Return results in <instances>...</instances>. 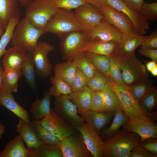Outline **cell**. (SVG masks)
<instances>
[{
    "mask_svg": "<svg viewBox=\"0 0 157 157\" xmlns=\"http://www.w3.org/2000/svg\"><path fill=\"white\" fill-rule=\"evenodd\" d=\"M51 97L48 91H46L41 99L37 97L36 100L32 102L30 110L32 120H39L50 113Z\"/></svg>",
    "mask_w": 157,
    "mask_h": 157,
    "instance_id": "d4e9b609",
    "label": "cell"
},
{
    "mask_svg": "<svg viewBox=\"0 0 157 157\" xmlns=\"http://www.w3.org/2000/svg\"><path fill=\"white\" fill-rule=\"evenodd\" d=\"M107 4L126 15L131 20L136 32L143 35L149 29L150 23L140 12L129 7L123 0H106Z\"/></svg>",
    "mask_w": 157,
    "mask_h": 157,
    "instance_id": "4fadbf2b",
    "label": "cell"
},
{
    "mask_svg": "<svg viewBox=\"0 0 157 157\" xmlns=\"http://www.w3.org/2000/svg\"><path fill=\"white\" fill-rule=\"evenodd\" d=\"M76 128L81 133L85 146L94 157H103V141L99 134L88 123H85Z\"/></svg>",
    "mask_w": 157,
    "mask_h": 157,
    "instance_id": "5bb4252c",
    "label": "cell"
},
{
    "mask_svg": "<svg viewBox=\"0 0 157 157\" xmlns=\"http://www.w3.org/2000/svg\"><path fill=\"white\" fill-rule=\"evenodd\" d=\"M104 15L105 19L122 34L136 32L131 19L125 14L108 4L96 8Z\"/></svg>",
    "mask_w": 157,
    "mask_h": 157,
    "instance_id": "30bf717a",
    "label": "cell"
},
{
    "mask_svg": "<svg viewBox=\"0 0 157 157\" xmlns=\"http://www.w3.org/2000/svg\"><path fill=\"white\" fill-rule=\"evenodd\" d=\"M112 81L97 69L94 76L89 79L88 86L93 91H102L111 88Z\"/></svg>",
    "mask_w": 157,
    "mask_h": 157,
    "instance_id": "d590c367",
    "label": "cell"
},
{
    "mask_svg": "<svg viewBox=\"0 0 157 157\" xmlns=\"http://www.w3.org/2000/svg\"><path fill=\"white\" fill-rule=\"evenodd\" d=\"M3 30L0 28V35H3Z\"/></svg>",
    "mask_w": 157,
    "mask_h": 157,
    "instance_id": "91938a15",
    "label": "cell"
},
{
    "mask_svg": "<svg viewBox=\"0 0 157 157\" xmlns=\"http://www.w3.org/2000/svg\"><path fill=\"white\" fill-rule=\"evenodd\" d=\"M118 42L111 40L96 43H86L81 51L108 56L117 54Z\"/></svg>",
    "mask_w": 157,
    "mask_h": 157,
    "instance_id": "4316f807",
    "label": "cell"
},
{
    "mask_svg": "<svg viewBox=\"0 0 157 157\" xmlns=\"http://www.w3.org/2000/svg\"><path fill=\"white\" fill-rule=\"evenodd\" d=\"M40 122L48 132L61 140L74 134L70 124L57 115L51 108L50 113Z\"/></svg>",
    "mask_w": 157,
    "mask_h": 157,
    "instance_id": "7c38bea8",
    "label": "cell"
},
{
    "mask_svg": "<svg viewBox=\"0 0 157 157\" xmlns=\"http://www.w3.org/2000/svg\"><path fill=\"white\" fill-rule=\"evenodd\" d=\"M115 112L97 111L90 110L83 118L99 134L101 131L110 121Z\"/></svg>",
    "mask_w": 157,
    "mask_h": 157,
    "instance_id": "603a6c76",
    "label": "cell"
},
{
    "mask_svg": "<svg viewBox=\"0 0 157 157\" xmlns=\"http://www.w3.org/2000/svg\"><path fill=\"white\" fill-rule=\"evenodd\" d=\"M90 110L106 111L105 102L101 91H93Z\"/></svg>",
    "mask_w": 157,
    "mask_h": 157,
    "instance_id": "f6af8a7d",
    "label": "cell"
},
{
    "mask_svg": "<svg viewBox=\"0 0 157 157\" xmlns=\"http://www.w3.org/2000/svg\"><path fill=\"white\" fill-rule=\"evenodd\" d=\"M86 43L113 40L119 42L122 33L105 19L94 27L84 31Z\"/></svg>",
    "mask_w": 157,
    "mask_h": 157,
    "instance_id": "52a82bcc",
    "label": "cell"
},
{
    "mask_svg": "<svg viewBox=\"0 0 157 157\" xmlns=\"http://www.w3.org/2000/svg\"><path fill=\"white\" fill-rule=\"evenodd\" d=\"M106 105V111L115 112L123 108L119 99L112 87L101 91Z\"/></svg>",
    "mask_w": 157,
    "mask_h": 157,
    "instance_id": "8d00e7d4",
    "label": "cell"
},
{
    "mask_svg": "<svg viewBox=\"0 0 157 157\" xmlns=\"http://www.w3.org/2000/svg\"><path fill=\"white\" fill-rule=\"evenodd\" d=\"M20 16H15L10 19L1 37L0 40V58L6 51V47L11 40L14 31L20 20Z\"/></svg>",
    "mask_w": 157,
    "mask_h": 157,
    "instance_id": "74e56055",
    "label": "cell"
},
{
    "mask_svg": "<svg viewBox=\"0 0 157 157\" xmlns=\"http://www.w3.org/2000/svg\"><path fill=\"white\" fill-rule=\"evenodd\" d=\"M148 36L140 35L137 32L122 34L118 42L116 54L122 56L125 53L135 52Z\"/></svg>",
    "mask_w": 157,
    "mask_h": 157,
    "instance_id": "44dd1931",
    "label": "cell"
},
{
    "mask_svg": "<svg viewBox=\"0 0 157 157\" xmlns=\"http://www.w3.org/2000/svg\"><path fill=\"white\" fill-rule=\"evenodd\" d=\"M74 13L84 31L94 27L105 19L98 9L87 2L75 9Z\"/></svg>",
    "mask_w": 157,
    "mask_h": 157,
    "instance_id": "9a60e30c",
    "label": "cell"
},
{
    "mask_svg": "<svg viewBox=\"0 0 157 157\" xmlns=\"http://www.w3.org/2000/svg\"><path fill=\"white\" fill-rule=\"evenodd\" d=\"M157 156L148 152L140 143L132 149L130 157H156Z\"/></svg>",
    "mask_w": 157,
    "mask_h": 157,
    "instance_id": "c3c4849f",
    "label": "cell"
},
{
    "mask_svg": "<svg viewBox=\"0 0 157 157\" xmlns=\"http://www.w3.org/2000/svg\"><path fill=\"white\" fill-rule=\"evenodd\" d=\"M137 133L125 130L103 141L104 157H130L132 149L140 143Z\"/></svg>",
    "mask_w": 157,
    "mask_h": 157,
    "instance_id": "6da1fadb",
    "label": "cell"
},
{
    "mask_svg": "<svg viewBox=\"0 0 157 157\" xmlns=\"http://www.w3.org/2000/svg\"><path fill=\"white\" fill-rule=\"evenodd\" d=\"M46 32L36 27L26 17L19 20L13 33L11 45L33 53L38 40Z\"/></svg>",
    "mask_w": 157,
    "mask_h": 157,
    "instance_id": "7a4b0ae2",
    "label": "cell"
},
{
    "mask_svg": "<svg viewBox=\"0 0 157 157\" xmlns=\"http://www.w3.org/2000/svg\"><path fill=\"white\" fill-rule=\"evenodd\" d=\"M154 86L149 78L144 80L129 87L135 99L139 102L142 98Z\"/></svg>",
    "mask_w": 157,
    "mask_h": 157,
    "instance_id": "60d3db41",
    "label": "cell"
},
{
    "mask_svg": "<svg viewBox=\"0 0 157 157\" xmlns=\"http://www.w3.org/2000/svg\"><path fill=\"white\" fill-rule=\"evenodd\" d=\"M26 6L25 17L35 27L43 29L59 8L53 0H33Z\"/></svg>",
    "mask_w": 157,
    "mask_h": 157,
    "instance_id": "5b68a950",
    "label": "cell"
},
{
    "mask_svg": "<svg viewBox=\"0 0 157 157\" xmlns=\"http://www.w3.org/2000/svg\"><path fill=\"white\" fill-rule=\"evenodd\" d=\"M6 130L5 126L0 122V139L2 138V135L5 132Z\"/></svg>",
    "mask_w": 157,
    "mask_h": 157,
    "instance_id": "9f6ffc18",
    "label": "cell"
},
{
    "mask_svg": "<svg viewBox=\"0 0 157 157\" xmlns=\"http://www.w3.org/2000/svg\"><path fill=\"white\" fill-rule=\"evenodd\" d=\"M54 48L53 45L46 42L38 41L32 53L35 70L38 74L42 77L47 78L51 74L52 65L47 55Z\"/></svg>",
    "mask_w": 157,
    "mask_h": 157,
    "instance_id": "8fae6325",
    "label": "cell"
},
{
    "mask_svg": "<svg viewBox=\"0 0 157 157\" xmlns=\"http://www.w3.org/2000/svg\"><path fill=\"white\" fill-rule=\"evenodd\" d=\"M24 142L19 135L14 137L0 152V157H37L35 149H28Z\"/></svg>",
    "mask_w": 157,
    "mask_h": 157,
    "instance_id": "ac0fdd59",
    "label": "cell"
},
{
    "mask_svg": "<svg viewBox=\"0 0 157 157\" xmlns=\"http://www.w3.org/2000/svg\"><path fill=\"white\" fill-rule=\"evenodd\" d=\"M3 63L4 70H21L22 63L28 57V53L22 48L13 47L6 50Z\"/></svg>",
    "mask_w": 157,
    "mask_h": 157,
    "instance_id": "d6986e66",
    "label": "cell"
},
{
    "mask_svg": "<svg viewBox=\"0 0 157 157\" xmlns=\"http://www.w3.org/2000/svg\"><path fill=\"white\" fill-rule=\"evenodd\" d=\"M86 2L96 8L104 4H107L106 0H85Z\"/></svg>",
    "mask_w": 157,
    "mask_h": 157,
    "instance_id": "f5cc1de1",
    "label": "cell"
},
{
    "mask_svg": "<svg viewBox=\"0 0 157 157\" xmlns=\"http://www.w3.org/2000/svg\"><path fill=\"white\" fill-rule=\"evenodd\" d=\"M112 88L117 95L123 111L129 120H138L151 118L149 117V114L143 110L139 103L134 97L129 89L120 86L113 81Z\"/></svg>",
    "mask_w": 157,
    "mask_h": 157,
    "instance_id": "8992f818",
    "label": "cell"
},
{
    "mask_svg": "<svg viewBox=\"0 0 157 157\" xmlns=\"http://www.w3.org/2000/svg\"><path fill=\"white\" fill-rule=\"evenodd\" d=\"M59 8L71 10L86 3L85 0H53Z\"/></svg>",
    "mask_w": 157,
    "mask_h": 157,
    "instance_id": "bcb514c9",
    "label": "cell"
},
{
    "mask_svg": "<svg viewBox=\"0 0 157 157\" xmlns=\"http://www.w3.org/2000/svg\"><path fill=\"white\" fill-rule=\"evenodd\" d=\"M139 103L143 110L149 114L157 105V88L154 86L142 98Z\"/></svg>",
    "mask_w": 157,
    "mask_h": 157,
    "instance_id": "ab89813d",
    "label": "cell"
},
{
    "mask_svg": "<svg viewBox=\"0 0 157 157\" xmlns=\"http://www.w3.org/2000/svg\"><path fill=\"white\" fill-rule=\"evenodd\" d=\"M0 105L6 108L19 118L29 124L31 121L28 111L15 101L12 93L3 88L0 89Z\"/></svg>",
    "mask_w": 157,
    "mask_h": 157,
    "instance_id": "7402d4cb",
    "label": "cell"
},
{
    "mask_svg": "<svg viewBox=\"0 0 157 157\" xmlns=\"http://www.w3.org/2000/svg\"><path fill=\"white\" fill-rule=\"evenodd\" d=\"M22 75L21 70H4L2 83L3 89L12 93L17 92L18 80Z\"/></svg>",
    "mask_w": 157,
    "mask_h": 157,
    "instance_id": "d6a6232c",
    "label": "cell"
},
{
    "mask_svg": "<svg viewBox=\"0 0 157 157\" xmlns=\"http://www.w3.org/2000/svg\"><path fill=\"white\" fill-rule=\"evenodd\" d=\"M140 13L147 20L154 21L157 19V3L144 2L140 11Z\"/></svg>",
    "mask_w": 157,
    "mask_h": 157,
    "instance_id": "ee69618b",
    "label": "cell"
},
{
    "mask_svg": "<svg viewBox=\"0 0 157 157\" xmlns=\"http://www.w3.org/2000/svg\"><path fill=\"white\" fill-rule=\"evenodd\" d=\"M93 91L88 86L80 91L72 92L69 95L76 105L78 113L83 119L90 110Z\"/></svg>",
    "mask_w": 157,
    "mask_h": 157,
    "instance_id": "cb8c5ba5",
    "label": "cell"
},
{
    "mask_svg": "<svg viewBox=\"0 0 157 157\" xmlns=\"http://www.w3.org/2000/svg\"><path fill=\"white\" fill-rule=\"evenodd\" d=\"M86 43L84 31L72 32L63 35L60 43L62 58L72 61L81 52Z\"/></svg>",
    "mask_w": 157,
    "mask_h": 157,
    "instance_id": "ba28073f",
    "label": "cell"
},
{
    "mask_svg": "<svg viewBox=\"0 0 157 157\" xmlns=\"http://www.w3.org/2000/svg\"><path fill=\"white\" fill-rule=\"evenodd\" d=\"M72 61L74 65L89 80L96 73L97 69L86 57L83 52L79 53Z\"/></svg>",
    "mask_w": 157,
    "mask_h": 157,
    "instance_id": "e575fe53",
    "label": "cell"
},
{
    "mask_svg": "<svg viewBox=\"0 0 157 157\" xmlns=\"http://www.w3.org/2000/svg\"><path fill=\"white\" fill-rule=\"evenodd\" d=\"M139 52L141 55L148 57L152 60L157 61V49H152L141 46Z\"/></svg>",
    "mask_w": 157,
    "mask_h": 157,
    "instance_id": "f907efd6",
    "label": "cell"
},
{
    "mask_svg": "<svg viewBox=\"0 0 157 157\" xmlns=\"http://www.w3.org/2000/svg\"><path fill=\"white\" fill-rule=\"evenodd\" d=\"M122 56L116 54L111 56L108 74L111 80L116 84L127 89H129L123 81L121 69Z\"/></svg>",
    "mask_w": 157,
    "mask_h": 157,
    "instance_id": "f546056e",
    "label": "cell"
},
{
    "mask_svg": "<svg viewBox=\"0 0 157 157\" xmlns=\"http://www.w3.org/2000/svg\"><path fill=\"white\" fill-rule=\"evenodd\" d=\"M71 100L69 95H62L55 97L52 109L57 115L76 127L82 125L84 121L78 115L77 107Z\"/></svg>",
    "mask_w": 157,
    "mask_h": 157,
    "instance_id": "9c48e42d",
    "label": "cell"
},
{
    "mask_svg": "<svg viewBox=\"0 0 157 157\" xmlns=\"http://www.w3.org/2000/svg\"><path fill=\"white\" fill-rule=\"evenodd\" d=\"M156 62L154 60L147 62L146 65L147 70L150 72L155 67H157Z\"/></svg>",
    "mask_w": 157,
    "mask_h": 157,
    "instance_id": "db71d44e",
    "label": "cell"
},
{
    "mask_svg": "<svg viewBox=\"0 0 157 157\" xmlns=\"http://www.w3.org/2000/svg\"><path fill=\"white\" fill-rule=\"evenodd\" d=\"M4 69L0 66V89L3 88L2 83Z\"/></svg>",
    "mask_w": 157,
    "mask_h": 157,
    "instance_id": "11a10c76",
    "label": "cell"
},
{
    "mask_svg": "<svg viewBox=\"0 0 157 157\" xmlns=\"http://www.w3.org/2000/svg\"><path fill=\"white\" fill-rule=\"evenodd\" d=\"M150 72L153 76H157V67H155L151 70Z\"/></svg>",
    "mask_w": 157,
    "mask_h": 157,
    "instance_id": "680465c9",
    "label": "cell"
},
{
    "mask_svg": "<svg viewBox=\"0 0 157 157\" xmlns=\"http://www.w3.org/2000/svg\"><path fill=\"white\" fill-rule=\"evenodd\" d=\"M113 116L114 118L110 126L101 133V134L104 138L107 139L117 133L120 127L129 120L122 110L115 112Z\"/></svg>",
    "mask_w": 157,
    "mask_h": 157,
    "instance_id": "f1b7e54d",
    "label": "cell"
},
{
    "mask_svg": "<svg viewBox=\"0 0 157 157\" xmlns=\"http://www.w3.org/2000/svg\"><path fill=\"white\" fill-rule=\"evenodd\" d=\"M40 121L32 120L29 124L35 131L41 142L45 144L59 145L61 140L58 137L48 132L41 125Z\"/></svg>",
    "mask_w": 157,
    "mask_h": 157,
    "instance_id": "836d02e7",
    "label": "cell"
},
{
    "mask_svg": "<svg viewBox=\"0 0 157 157\" xmlns=\"http://www.w3.org/2000/svg\"><path fill=\"white\" fill-rule=\"evenodd\" d=\"M126 4L132 10L140 12L145 2L144 0H123Z\"/></svg>",
    "mask_w": 157,
    "mask_h": 157,
    "instance_id": "816d5d0a",
    "label": "cell"
},
{
    "mask_svg": "<svg viewBox=\"0 0 157 157\" xmlns=\"http://www.w3.org/2000/svg\"><path fill=\"white\" fill-rule=\"evenodd\" d=\"M120 67L122 80L129 88L149 78L145 66L137 58L135 52L122 55Z\"/></svg>",
    "mask_w": 157,
    "mask_h": 157,
    "instance_id": "277c9868",
    "label": "cell"
},
{
    "mask_svg": "<svg viewBox=\"0 0 157 157\" xmlns=\"http://www.w3.org/2000/svg\"><path fill=\"white\" fill-rule=\"evenodd\" d=\"M20 0H0V28L5 29L10 19L20 15L18 8Z\"/></svg>",
    "mask_w": 157,
    "mask_h": 157,
    "instance_id": "484cf974",
    "label": "cell"
},
{
    "mask_svg": "<svg viewBox=\"0 0 157 157\" xmlns=\"http://www.w3.org/2000/svg\"><path fill=\"white\" fill-rule=\"evenodd\" d=\"M35 149L37 157H63L59 145L42 143L39 147Z\"/></svg>",
    "mask_w": 157,
    "mask_h": 157,
    "instance_id": "b9f144b4",
    "label": "cell"
},
{
    "mask_svg": "<svg viewBox=\"0 0 157 157\" xmlns=\"http://www.w3.org/2000/svg\"><path fill=\"white\" fill-rule=\"evenodd\" d=\"M72 61L67 60L55 65L54 76L60 79L70 86L74 77L76 69Z\"/></svg>",
    "mask_w": 157,
    "mask_h": 157,
    "instance_id": "83f0119b",
    "label": "cell"
},
{
    "mask_svg": "<svg viewBox=\"0 0 157 157\" xmlns=\"http://www.w3.org/2000/svg\"><path fill=\"white\" fill-rule=\"evenodd\" d=\"M83 52L86 57L92 63L96 69L110 78L108 76V70L111 56L87 51Z\"/></svg>",
    "mask_w": 157,
    "mask_h": 157,
    "instance_id": "1f68e13d",
    "label": "cell"
},
{
    "mask_svg": "<svg viewBox=\"0 0 157 157\" xmlns=\"http://www.w3.org/2000/svg\"><path fill=\"white\" fill-rule=\"evenodd\" d=\"M28 53L27 58L22 63L21 70L28 83L33 90L36 87L35 80V68L32 53Z\"/></svg>",
    "mask_w": 157,
    "mask_h": 157,
    "instance_id": "4dcf8cb0",
    "label": "cell"
},
{
    "mask_svg": "<svg viewBox=\"0 0 157 157\" xmlns=\"http://www.w3.org/2000/svg\"><path fill=\"white\" fill-rule=\"evenodd\" d=\"M33 0H20V3L22 6H26Z\"/></svg>",
    "mask_w": 157,
    "mask_h": 157,
    "instance_id": "6f0895ef",
    "label": "cell"
},
{
    "mask_svg": "<svg viewBox=\"0 0 157 157\" xmlns=\"http://www.w3.org/2000/svg\"><path fill=\"white\" fill-rule=\"evenodd\" d=\"M59 145L63 157H89L91 156L83 138L73 134L62 140Z\"/></svg>",
    "mask_w": 157,
    "mask_h": 157,
    "instance_id": "2e32d148",
    "label": "cell"
},
{
    "mask_svg": "<svg viewBox=\"0 0 157 157\" xmlns=\"http://www.w3.org/2000/svg\"><path fill=\"white\" fill-rule=\"evenodd\" d=\"M141 45L146 48L157 49V30L155 29L142 42Z\"/></svg>",
    "mask_w": 157,
    "mask_h": 157,
    "instance_id": "7dc6e473",
    "label": "cell"
},
{
    "mask_svg": "<svg viewBox=\"0 0 157 157\" xmlns=\"http://www.w3.org/2000/svg\"><path fill=\"white\" fill-rule=\"evenodd\" d=\"M16 131L20 135L28 149H37L42 143L33 127L21 118H19L18 123L16 125Z\"/></svg>",
    "mask_w": 157,
    "mask_h": 157,
    "instance_id": "ffe728a7",
    "label": "cell"
},
{
    "mask_svg": "<svg viewBox=\"0 0 157 157\" xmlns=\"http://www.w3.org/2000/svg\"><path fill=\"white\" fill-rule=\"evenodd\" d=\"M124 128L128 132L135 133L139 135L140 142L157 137V126L151 118L138 120H129L124 125Z\"/></svg>",
    "mask_w": 157,
    "mask_h": 157,
    "instance_id": "e0dca14e",
    "label": "cell"
},
{
    "mask_svg": "<svg viewBox=\"0 0 157 157\" xmlns=\"http://www.w3.org/2000/svg\"><path fill=\"white\" fill-rule=\"evenodd\" d=\"M49 81L51 86L48 91L51 96L56 97L62 95H69L72 92L70 86L54 76H51Z\"/></svg>",
    "mask_w": 157,
    "mask_h": 157,
    "instance_id": "f35d334b",
    "label": "cell"
},
{
    "mask_svg": "<svg viewBox=\"0 0 157 157\" xmlns=\"http://www.w3.org/2000/svg\"><path fill=\"white\" fill-rule=\"evenodd\" d=\"M47 32L61 38L72 32L84 31L83 28L71 10L59 8L45 27Z\"/></svg>",
    "mask_w": 157,
    "mask_h": 157,
    "instance_id": "3957f363",
    "label": "cell"
},
{
    "mask_svg": "<svg viewBox=\"0 0 157 157\" xmlns=\"http://www.w3.org/2000/svg\"><path fill=\"white\" fill-rule=\"evenodd\" d=\"M89 80L86 76L77 68L74 77L70 86L72 92L80 91L88 86Z\"/></svg>",
    "mask_w": 157,
    "mask_h": 157,
    "instance_id": "7bdbcfd3",
    "label": "cell"
},
{
    "mask_svg": "<svg viewBox=\"0 0 157 157\" xmlns=\"http://www.w3.org/2000/svg\"><path fill=\"white\" fill-rule=\"evenodd\" d=\"M156 138L146 139L140 143L148 152L157 156V140Z\"/></svg>",
    "mask_w": 157,
    "mask_h": 157,
    "instance_id": "681fc988",
    "label": "cell"
}]
</instances>
